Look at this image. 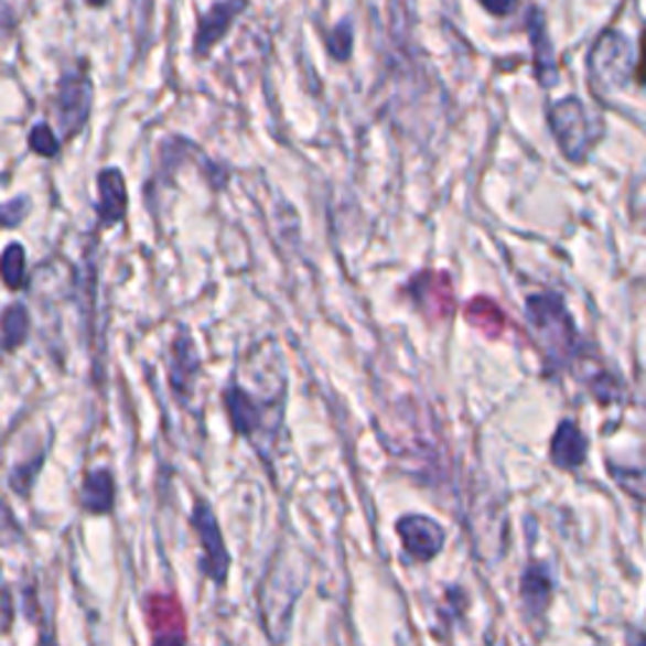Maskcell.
I'll return each instance as SVG.
<instances>
[{"instance_id":"1","label":"cell","mask_w":646,"mask_h":646,"mask_svg":"<svg viewBox=\"0 0 646 646\" xmlns=\"http://www.w3.org/2000/svg\"><path fill=\"white\" fill-rule=\"evenodd\" d=\"M526 316L536 331L538 344L546 354L548 369H563L575 356V326L566 311L563 301L553 293L530 295L526 303Z\"/></svg>"},{"instance_id":"2","label":"cell","mask_w":646,"mask_h":646,"mask_svg":"<svg viewBox=\"0 0 646 646\" xmlns=\"http://www.w3.org/2000/svg\"><path fill=\"white\" fill-rule=\"evenodd\" d=\"M548 121H551V132L563 157H569L575 164L586 160L591 147L599 139V129L589 117L586 107L575 96H569V99L553 104L551 111H548Z\"/></svg>"},{"instance_id":"3","label":"cell","mask_w":646,"mask_h":646,"mask_svg":"<svg viewBox=\"0 0 646 646\" xmlns=\"http://www.w3.org/2000/svg\"><path fill=\"white\" fill-rule=\"evenodd\" d=\"M91 101L94 86L89 74H86V66L72 68V72H66L58 78L54 111L64 142L74 139L86 127V121H89L91 115Z\"/></svg>"},{"instance_id":"4","label":"cell","mask_w":646,"mask_h":646,"mask_svg":"<svg viewBox=\"0 0 646 646\" xmlns=\"http://www.w3.org/2000/svg\"><path fill=\"white\" fill-rule=\"evenodd\" d=\"M223 407L225 414H228V422L233 427V432L238 438L252 442V448L260 450V438H268L270 427L281 424V419H270L268 409L281 407L278 405H268V401H260L258 397H252L248 389L238 387V384H230L223 391Z\"/></svg>"},{"instance_id":"5","label":"cell","mask_w":646,"mask_h":646,"mask_svg":"<svg viewBox=\"0 0 646 646\" xmlns=\"http://www.w3.org/2000/svg\"><path fill=\"white\" fill-rule=\"evenodd\" d=\"M192 530L203 546V561H200V571H203L205 579H209L215 586H225L230 575V551L225 546V536L220 530V523H217L215 510L209 508V503L200 500L192 508Z\"/></svg>"},{"instance_id":"6","label":"cell","mask_w":646,"mask_h":646,"mask_svg":"<svg viewBox=\"0 0 646 646\" xmlns=\"http://www.w3.org/2000/svg\"><path fill=\"white\" fill-rule=\"evenodd\" d=\"M593 86H599L601 91L609 89H622L632 74V46L618 31L601 33L596 46L591 51L589 58Z\"/></svg>"},{"instance_id":"7","label":"cell","mask_w":646,"mask_h":646,"mask_svg":"<svg viewBox=\"0 0 646 646\" xmlns=\"http://www.w3.org/2000/svg\"><path fill=\"white\" fill-rule=\"evenodd\" d=\"M397 536L409 561L430 563L442 553L448 530L438 520L430 518V515L409 513L397 520Z\"/></svg>"},{"instance_id":"8","label":"cell","mask_w":646,"mask_h":646,"mask_svg":"<svg viewBox=\"0 0 646 646\" xmlns=\"http://www.w3.org/2000/svg\"><path fill=\"white\" fill-rule=\"evenodd\" d=\"M200 369H203V362H200L195 338L190 336L187 329H180L172 342V356H170V389L180 405H187V401L192 399Z\"/></svg>"},{"instance_id":"9","label":"cell","mask_w":646,"mask_h":646,"mask_svg":"<svg viewBox=\"0 0 646 646\" xmlns=\"http://www.w3.org/2000/svg\"><path fill=\"white\" fill-rule=\"evenodd\" d=\"M96 225L101 230H111L127 217L129 209V190L125 172L117 168H107L96 174Z\"/></svg>"},{"instance_id":"10","label":"cell","mask_w":646,"mask_h":646,"mask_svg":"<svg viewBox=\"0 0 646 646\" xmlns=\"http://www.w3.org/2000/svg\"><path fill=\"white\" fill-rule=\"evenodd\" d=\"M248 0H220L200 19L197 33H195V56H209L217 43L228 36L230 25L235 19L246 11Z\"/></svg>"},{"instance_id":"11","label":"cell","mask_w":646,"mask_h":646,"mask_svg":"<svg viewBox=\"0 0 646 646\" xmlns=\"http://www.w3.org/2000/svg\"><path fill=\"white\" fill-rule=\"evenodd\" d=\"M528 33H530V46H532V61H536V76L540 86H553L558 82V66L553 43L548 39L543 13L538 8H530L528 13Z\"/></svg>"},{"instance_id":"12","label":"cell","mask_w":646,"mask_h":646,"mask_svg":"<svg viewBox=\"0 0 646 646\" xmlns=\"http://www.w3.org/2000/svg\"><path fill=\"white\" fill-rule=\"evenodd\" d=\"M117 503V483L109 470H91L84 475L82 491H78V505L89 515H109Z\"/></svg>"},{"instance_id":"13","label":"cell","mask_w":646,"mask_h":646,"mask_svg":"<svg viewBox=\"0 0 646 646\" xmlns=\"http://www.w3.org/2000/svg\"><path fill=\"white\" fill-rule=\"evenodd\" d=\"M553 593V579L546 563H530L520 579V599L530 618L543 616Z\"/></svg>"},{"instance_id":"14","label":"cell","mask_w":646,"mask_h":646,"mask_svg":"<svg viewBox=\"0 0 646 646\" xmlns=\"http://www.w3.org/2000/svg\"><path fill=\"white\" fill-rule=\"evenodd\" d=\"M589 452V442L583 438V432L575 427L571 419H563L558 424V430L553 434V444H551V460L556 467L561 470H575L583 465Z\"/></svg>"},{"instance_id":"15","label":"cell","mask_w":646,"mask_h":646,"mask_svg":"<svg viewBox=\"0 0 646 646\" xmlns=\"http://www.w3.org/2000/svg\"><path fill=\"white\" fill-rule=\"evenodd\" d=\"M31 334V313L25 303H11L3 311V348L6 354L19 352L29 342Z\"/></svg>"},{"instance_id":"16","label":"cell","mask_w":646,"mask_h":646,"mask_svg":"<svg viewBox=\"0 0 646 646\" xmlns=\"http://www.w3.org/2000/svg\"><path fill=\"white\" fill-rule=\"evenodd\" d=\"M25 268H29V256L21 243H8L3 250V281L11 291L25 288Z\"/></svg>"},{"instance_id":"17","label":"cell","mask_w":646,"mask_h":646,"mask_svg":"<svg viewBox=\"0 0 646 646\" xmlns=\"http://www.w3.org/2000/svg\"><path fill=\"white\" fill-rule=\"evenodd\" d=\"M43 462H46V452H39L33 460L19 462V465L11 470V475H8V485H11V491L15 495H23V497L31 495L33 485H36V480L43 470Z\"/></svg>"},{"instance_id":"18","label":"cell","mask_w":646,"mask_h":646,"mask_svg":"<svg viewBox=\"0 0 646 646\" xmlns=\"http://www.w3.org/2000/svg\"><path fill=\"white\" fill-rule=\"evenodd\" d=\"M61 144H64V139H58V134L51 129V125L46 121H39L36 127L31 129L29 134V150L39 157H46V160H54L61 152Z\"/></svg>"},{"instance_id":"19","label":"cell","mask_w":646,"mask_h":646,"mask_svg":"<svg viewBox=\"0 0 646 646\" xmlns=\"http://www.w3.org/2000/svg\"><path fill=\"white\" fill-rule=\"evenodd\" d=\"M611 475L626 493H632L639 500H646V465L644 467H616L609 465Z\"/></svg>"},{"instance_id":"20","label":"cell","mask_w":646,"mask_h":646,"mask_svg":"<svg viewBox=\"0 0 646 646\" xmlns=\"http://www.w3.org/2000/svg\"><path fill=\"white\" fill-rule=\"evenodd\" d=\"M326 49L336 61H348V56H352V49H354L352 23L348 21L338 23L334 31H329L326 33Z\"/></svg>"},{"instance_id":"21","label":"cell","mask_w":646,"mask_h":646,"mask_svg":"<svg viewBox=\"0 0 646 646\" xmlns=\"http://www.w3.org/2000/svg\"><path fill=\"white\" fill-rule=\"evenodd\" d=\"M31 215V197L29 195H19L13 200H8L3 205V228L6 230H13L19 228V225L25 220V217Z\"/></svg>"},{"instance_id":"22","label":"cell","mask_w":646,"mask_h":646,"mask_svg":"<svg viewBox=\"0 0 646 646\" xmlns=\"http://www.w3.org/2000/svg\"><path fill=\"white\" fill-rule=\"evenodd\" d=\"M480 3L485 6L487 13L497 15V19H503V15H510L515 8H518V0H480Z\"/></svg>"},{"instance_id":"23","label":"cell","mask_w":646,"mask_h":646,"mask_svg":"<svg viewBox=\"0 0 646 646\" xmlns=\"http://www.w3.org/2000/svg\"><path fill=\"white\" fill-rule=\"evenodd\" d=\"M634 74H636V82L646 86V29L642 33V41H639V64H636Z\"/></svg>"},{"instance_id":"24","label":"cell","mask_w":646,"mask_h":646,"mask_svg":"<svg viewBox=\"0 0 646 646\" xmlns=\"http://www.w3.org/2000/svg\"><path fill=\"white\" fill-rule=\"evenodd\" d=\"M13 622V601H11V586L3 589V632L11 628Z\"/></svg>"},{"instance_id":"25","label":"cell","mask_w":646,"mask_h":646,"mask_svg":"<svg viewBox=\"0 0 646 646\" xmlns=\"http://www.w3.org/2000/svg\"><path fill=\"white\" fill-rule=\"evenodd\" d=\"M86 3H89V6H94V8H101L104 3H107V0H86Z\"/></svg>"}]
</instances>
